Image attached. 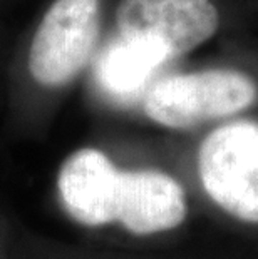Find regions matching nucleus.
Wrapping results in <instances>:
<instances>
[{
  "label": "nucleus",
  "mask_w": 258,
  "mask_h": 259,
  "mask_svg": "<svg viewBox=\"0 0 258 259\" xmlns=\"http://www.w3.org/2000/svg\"><path fill=\"white\" fill-rule=\"evenodd\" d=\"M255 97L253 80L245 74L205 70L158 80L146 94L144 111L164 127L186 129L243 111Z\"/></svg>",
  "instance_id": "f257e3e1"
},
{
  "label": "nucleus",
  "mask_w": 258,
  "mask_h": 259,
  "mask_svg": "<svg viewBox=\"0 0 258 259\" xmlns=\"http://www.w3.org/2000/svg\"><path fill=\"white\" fill-rule=\"evenodd\" d=\"M206 194L237 219L258 223V125L225 124L206 136L198 154Z\"/></svg>",
  "instance_id": "f03ea898"
},
{
  "label": "nucleus",
  "mask_w": 258,
  "mask_h": 259,
  "mask_svg": "<svg viewBox=\"0 0 258 259\" xmlns=\"http://www.w3.org/2000/svg\"><path fill=\"white\" fill-rule=\"evenodd\" d=\"M116 24L121 38L171 60L215 35L219 15L213 0H121Z\"/></svg>",
  "instance_id": "7ed1b4c3"
},
{
  "label": "nucleus",
  "mask_w": 258,
  "mask_h": 259,
  "mask_svg": "<svg viewBox=\"0 0 258 259\" xmlns=\"http://www.w3.org/2000/svg\"><path fill=\"white\" fill-rule=\"evenodd\" d=\"M99 0H56L44 15L29 51V70L44 87H60L78 75L94 52Z\"/></svg>",
  "instance_id": "20e7f679"
},
{
  "label": "nucleus",
  "mask_w": 258,
  "mask_h": 259,
  "mask_svg": "<svg viewBox=\"0 0 258 259\" xmlns=\"http://www.w3.org/2000/svg\"><path fill=\"white\" fill-rule=\"evenodd\" d=\"M121 172L97 149H81L65 159L57 187L69 216L84 226L118 221Z\"/></svg>",
  "instance_id": "39448f33"
},
{
  "label": "nucleus",
  "mask_w": 258,
  "mask_h": 259,
  "mask_svg": "<svg viewBox=\"0 0 258 259\" xmlns=\"http://www.w3.org/2000/svg\"><path fill=\"white\" fill-rule=\"evenodd\" d=\"M186 218L183 187L159 170H123L118 221L133 234H155Z\"/></svg>",
  "instance_id": "423d86ee"
},
{
  "label": "nucleus",
  "mask_w": 258,
  "mask_h": 259,
  "mask_svg": "<svg viewBox=\"0 0 258 259\" xmlns=\"http://www.w3.org/2000/svg\"><path fill=\"white\" fill-rule=\"evenodd\" d=\"M166 62L161 54L138 42L118 38L104 49L96 64V80L111 97L133 99Z\"/></svg>",
  "instance_id": "0eeeda50"
}]
</instances>
